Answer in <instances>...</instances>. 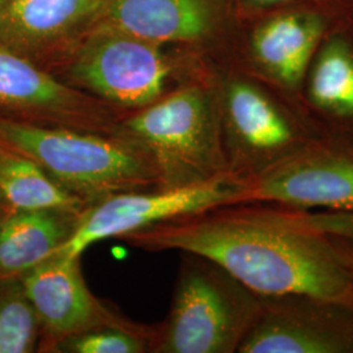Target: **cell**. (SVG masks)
Here are the masks:
<instances>
[{
    "label": "cell",
    "instance_id": "1",
    "mask_svg": "<svg viewBox=\"0 0 353 353\" xmlns=\"http://www.w3.org/2000/svg\"><path fill=\"white\" fill-rule=\"evenodd\" d=\"M118 240L145 252L205 256L258 296L309 293L353 305L339 242L263 203L217 207L140 229Z\"/></svg>",
    "mask_w": 353,
    "mask_h": 353
},
{
    "label": "cell",
    "instance_id": "2",
    "mask_svg": "<svg viewBox=\"0 0 353 353\" xmlns=\"http://www.w3.org/2000/svg\"><path fill=\"white\" fill-rule=\"evenodd\" d=\"M214 65L212 59L196 51L97 26L57 77L122 113H131L208 75Z\"/></svg>",
    "mask_w": 353,
    "mask_h": 353
},
{
    "label": "cell",
    "instance_id": "3",
    "mask_svg": "<svg viewBox=\"0 0 353 353\" xmlns=\"http://www.w3.org/2000/svg\"><path fill=\"white\" fill-rule=\"evenodd\" d=\"M0 145L24 154L89 204L160 185L150 153L123 132L45 126L0 115Z\"/></svg>",
    "mask_w": 353,
    "mask_h": 353
},
{
    "label": "cell",
    "instance_id": "4",
    "mask_svg": "<svg viewBox=\"0 0 353 353\" xmlns=\"http://www.w3.org/2000/svg\"><path fill=\"white\" fill-rule=\"evenodd\" d=\"M119 131L150 153L161 189L191 186L228 173L216 65L208 75L125 114Z\"/></svg>",
    "mask_w": 353,
    "mask_h": 353
},
{
    "label": "cell",
    "instance_id": "5",
    "mask_svg": "<svg viewBox=\"0 0 353 353\" xmlns=\"http://www.w3.org/2000/svg\"><path fill=\"white\" fill-rule=\"evenodd\" d=\"M228 172L254 179L328 137L300 102L239 70L216 63Z\"/></svg>",
    "mask_w": 353,
    "mask_h": 353
},
{
    "label": "cell",
    "instance_id": "6",
    "mask_svg": "<svg viewBox=\"0 0 353 353\" xmlns=\"http://www.w3.org/2000/svg\"><path fill=\"white\" fill-rule=\"evenodd\" d=\"M169 313L152 353H239L262 312L261 297L214 261L182 252Z\"/></svg>",
    "mask_w": 353,
    "mask_h": 353
},
{
    "label": "cell",
    "instance_id": "7",
    "mask_svg": "<svg viewBox=\"0 0 353 353\" xmlns=\"http://www.w3.org/2000/svg\"><path fill=\"white\" fill-rule=\"evenodd\" d=\"M353 10L323 4L288 6L240 17L221 63L301 102L307 68L328 32Z\"/></svg>",
    "mask_w": 353,
    "mask_h": 353
},
{
    "label": "cell",
    "instance_id": "8",
    "mask_svg": "<svg viewBox=\"0 0 353 353\" xmlns=\"http://www.w3.org/2000/svg\"><path fill=\"white\" fill-rule=\"evenodd\" d=\"M237 203H252V182L230 172L185 188L117 194L87 207L71 239L55 254L81 256L96 242Z\"/></svg>",
    "mask_w": 353,
    "mask_h": 353
},
{
    "label": "cell",
    "instance_id": "9",
    "mask_svg": "<svg viewBox=\"0 0 353 353\" xmlns=\"http://www.w3.org/2000/svg\"><path fill=\"white\" fill-rule=\"evenodd\" d=\"M239 21L229 0H105L96 26L196 51L221 63Z\"/></svg>",
    "mask_w": 353,
    "mask_h": 353
},
{
    "label": "cell",
    "instance_id": "10",
    "mask_svg": "<svg viewBox=\"0 0 353 353\" xmlns=\"http://www.w3.org/2000/svg\"><path fill=\"white\" fill-rule=\"evenodd\" d=\"M125 114L0 43V115L36 125L119 134Z\"/></svg>",
    "mask_w": 353,
    "mask_h": 353
},
{
    "label": "cell",
    "instance_id": "11",
    "mask_svg": "<svg viewBox=\"0 0 353 353\" xmlns=\"http://www.w3.org/2000/svg\"><path fill=\"white\" fill-rule=\"evenodd\" d=\"M252 182V203L290 211L353 212V143L325 137Z\"/></svg>",
    "mask_w": 353,
    "mask_h": 353
},
{
    "label": "cell",
    "instance_id": "12",
    "mask_svg": "<svg viewBox=\"0 0 353 353\" xmlns=\"http://www.w3.org/2000/svg\"><path fill=\"white\" fill-rule=\"evenodd\" d=\"M261 301V316L239 353H353L352 303L309 293Z\"/></svg>",
    "mask_w": 353,
    "mask_h": 353
},
{
    "label": "cell",
    "instance_id": "13",
    "mask_svg": "<svg viewBox=\"0 0 353 353\" xmlns=\"http://www.w3.org/2000/svg\"><path fill=\"white\" fill-rule=\"evenodd\" d=\"M103 1H6L0 8V43L57 76L96 26Z\"/></svg>",
    "mask_w": 353,
    "mask_h": 353
},
{
    "label": "cell",
    "instance_id": "14",
    "mask_svg": "<svg viewBox=\"0 0 353 353\" xmlns=\"http://www.w3.org/2000/svg\"><path fill=\"white\" fill-rule=\"evenodd\" d=\"M80 259L54 254L19 275L41 323L39 352L50 353L55 343L89 328L132 322L90 292Z\"/></svg>",
    "mask_w": 353,
    "mask_h": 353
},
{
    "label": "cell",
    "instance_id": "15",
    "mask_svg": "<svg viewBox=\"0 0 353 353\" xmlns=\"http://www.w3.org/2000/svg\"><path fill=\"white\" fill-rule=\"evenodd\" d=\"M301 102L328 137L353 143V11L319 45L303 80Z\"/></svg>",
    "mask_w": 353,
    "mask_h": 353
},
{
    "label": "cell",
    "instance_id": "16",
    "mask_svg": "<svg viewBox=\"0 0 353 353\" xmlns=\"http://www.w3.org/2000/svg\"><path fill=\"white\" fill-rule=\"evenodd\" d=\"M80 214L7 208L0 216V278L19 276L54 255L71 239Z\"/></svg>",
    "mask_w": 353,
    "mask_h": 353
},
{
    "label": "cell",
    "instance_id": "17",
    "mask_svg": "<svg viewBox=\"0 0 353 353\" xmlns=\"http://www.w3.org/2000/svg\"><path fill=\"white\" fill-rule=\"evenodd\" d=\"M0 195L13 210L83 212L90 205L64 189L34 161L3 145H0Z\"/></svg>",
    "mask_w": 353,
    "mask_h": 353
},
{
    "label": "cell",
    "instance_id": "18",
    "mask_svg": "<svg viewBox=\"0 0 353 353\" xmlns=\"http://www.w3.org/2000/svg\"><path fill=\"white\" fill-rule=\"evenodd\" d=\"M42 330L19 276L0 278V353H39Z\"/></svg>",
    "mask_w": 353,
    "mask_h": 353
},
{
    "label": "cell",
    "instance_id": "19",
    "mask_svg": "<svg viewBox=\"0 0 353 353\" xmlns=\"http://www.w3.org/2000/svg\"><path fill=\"white\" fill-rule=\"evenodd\" d=\"M154 330L137 322L89 328L55 343L50 353L150 352Z\"/></svg>",
    "mask_w": 353,
    "mask_h": 353
},
{
    "label": "cell",
    "instance_id": "20",
    "mask_svg": "<svg viewBox=\"0 0 353 353\" xmlns=\"http://www.w3.org/2000/svg\"><path fill=\"white\" fill-rule=\"evenodd\" d=\"M290 211V210H288ZM303 225L328 236L353 241V212L330 211H290Z\"/></svg>",
    "mask_w": 353,
    "mask_h": 353
},
{
    "label": "cell",
    "instance_id": "21",
    "mask_svg": "<svg viewBox=\"0 0 353 353\" xmlns=\"http://www.w3.org/2000/svg\"><path fill=\"white\" fill-rule=\"evenodd\" d=\"M239 17L252 16L288 6L323 4L341 10H353V0H229Z\"/></svg>",
    "mask_w": 353,
    "mask_h": 353
},
{
    "label": "cell",
    "instance_id": "22",
    "mask_svg": "<svg viewBox=\"0 0 353 353\" xmlns=\"http://www.w3.org/2000/svg\"><path fill=\"white\" fill-rule=\"evenodd\" d=\"M336 240L339 242V246H341V252L344 255L345 263H347V267L350 270V274H351L353 280V241L344 240V239H336Z\"/></svg>",
    "mask_w": 353,
    "mask_h": 353
},
{
    "label": "cell",
    "instance_id": "23",
    "mask_svg": "<svg viewBox=\"0 0 353 353\" xmlns=\"http://www.w3.org/2000/svg\"><path fill=\"white\" fill-rule=\"evenodd\" d=\"M7 208H10V207L6 204L4 199H3V196L0 195V216L6 212V210H7Z\"/></svg>",
    "mask_w": 353,
    "mask_h": 353
},
{
    "label": "cell",
    "instance_id": "24",
    "mask_svg": "<svg viewBox=\"0 0 353 353\" xmlns=\"http://www.w3.org/2000/svg\"><path fill=\"white\" fill-rule=\"evenodd\" d=\"M6 1H7V0H0V8H1V7H3V4H4V3H6Z\"/></svg>",
    "mask_w": 353,
    "mask_h": 353
},
{
    "label": "cell",
    "instance_id": "25",
    "mask_svg": "<svg viewBox=\"0 0 353 353\" xmlns=\"http://www.w3.org/2000/svg\"><path fill=\"white\" fill-rule=\"evenodd\" d=\"M7 1H14V0H7Z\"/></svg>",
    "mask_w": 353,
    "mask_h": 353
}]
</instances>
